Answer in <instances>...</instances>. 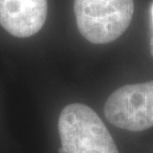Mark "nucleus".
I'll list each match as a JSON object with an SVG mask.
<instances>
[{
    "label": "nucleus",
    "instance_id": "obj_1",
    "mask_svg": "<svg viewBox=\"0 0 153 153\" xmlns=\"http://www.w3.org/2000/svg\"><path fill=\"white\" fill-rule=\"evenodd\" d=\"M58 129L64 153H118L105 123L88 105L72 103L63 108Z\"/></svg>",
    "mask_w": 153,
    "mask_h": 153
},
{
    "label": "nucleus",
    "instance_id": "obj_2",
    "mask_svg": "<svg viewBox=\"0 0 153 153\" xmlns=\"http://www.w3.org/2000/svg\"><path fill=\"white\" fill-rule=\"evenodd\" d=\"M79 31L94 44H108L123 34L132 20L133 0H75Z\"/></svg>",
    "mask_w": 153,
    "mask_h": 153
},
{
    "label": "nucleus",
    "instance_id": "obj_3",
    "mask_svg": "<svg viewBox=\"0 0 153 153\" xmlns=\"http://www.w3.org/2000/svg\"><path fill=\"white\" fill-rule=\"evenodd\" d=\"M105 115L122 129L141 131L152 127L153 81L117 88L105 102Z\"/></svg>",
    "mask_w": 153,
    "mask_h": 153
},
{
    "label": "nucleus",
    "instance_id": "obj_4",
    "mask_svg": "<svg viewBox=\"0 0 153 153\" xmlns=\"http://www.w3.org/2000/svg\"><path fill=\"white\" fill-rule=\"evenodd\" d=\"M47 0H0V25L18 38L31 37L44 26Z\"/></svg>",
    "mask_w": 153,
    "mask_h": 153
},
{
    "label": "nucleus",
    "instance_id": "obj_5",
    "mask_svg": "<svg viewBox=\"0 0 153 153\" xmlns=\"http://www.w3.org/2000/svg\"><path fill=\"white\" fill-rule=\"evenodd\" d=\"M150 48H151V54L153 55V36H152L151 41H150Z\"/></svg>",
    "mask_w": 153,
    "mask_h": 153
},
{
    "label": "nucleus",
    "instance_id": "obj_6",
    "mask_svg": "<svg viewBox=\"0 0 153 153\" xmlns=\"http://www.w3.org/2000/svg\"><path fill=\"white\" fill-rule=\"evenodd\" d=\"M59 152H60V153H64V149H63L62 147H61V148L59 149Z\"/></svg>",
    "mask_w": 153,
    "mask_h": 153
},
{
    "label": "nucleus",
    "instance_id": "obj_7",
    "mask_svg": "<svg viewBox=\"0 0 153 153\" xmlns=\"http://www.w3.org/2000/svg\"><path fill=\"white\" fill-rule=\"evenodd\" d=\"M152 17H153V6H152Z\"/></svg>",
    "mask_w": 153,
    "mask_h": 153
}]
</instances>
